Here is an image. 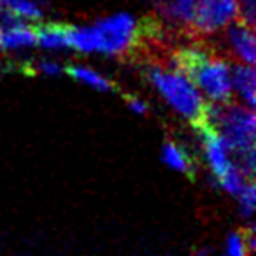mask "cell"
I'll return each instance as SVG.
<instances>
[{
	"instance_id": "1",
	"label": "cell",
	"mask_w": 256,
	"mask_h": 256,
	"mask_svg": "<svg viewBox=\"0 0 256 256\" xmlns=\"http://www.w3.org/2000/svg\"><path fill=\"white\" fill-rule=\"evenodd\" d=\"M144 28L128 12L107 16L93 25L68 26V46L79 53L126 54L140 42Z\"/></svg>"
},
{
	"instance_id": "2",
	"label": "cell",
	"mask_w": 256,
	"mask_h": 256,
	"mask_svg": "<svg viewBox=\"0 0 256 256\" xmlns=\"http://www.w3.org/2000/svg\"><path fill=\"white\" fill-rule=\"evenodd\" d=\"M172 65L181 68L200 90L207 102L224 104L234 100L232 64L202 48H182Z\"/></svg>"
},
{
	"instance_id": "3",
	"label": "cell",
	"mask_w": 256,
	"mask_h": 256,
	"mask_svg": "<svg viewBox=\"0 0 256 256\" xmlns=\"http://www.w3.org/2000/svg\"><path fill=\"white\" fill-rule=\"evenodd\" d=\"M150 81L158 90L164 100L186 121L198 126L204 121L207 100L195 86V82L178 67L154 65L148 72Z\"/></svg>"
},
{
	"instance_id": "4",
	"label": "cell",
	"mask_w": 256,
	"mask_h": 256,
	"mask_svg": "<svg viewBox=\"0 0 256 256\" xmlns=\"http://www.w3.org/2000/svg\"><path fill=\"white\" fill-rule=\"evenodd\" d=\"M202 123L216 128L232 148L234 156L254 150L256 114L251 107L234 100L224 104L207 102Z\"/></svg>"
},
{
	"instance_id": "5",
	"label": "cell",
	"mask_w": 256,
	"mask_h": 256,
	"mask_svg": "<svg viewBox=\"0 0 256 256\" xmlns=\"http://www.w3.org/2000/svg\"><path fill=\"white\" fill-rule=\"evenodd\" d=\"M237 20V0H196L192 30L198 36H218Z\"/></svg>"
},
{
	"instance_id": "6",
	"label": "cell",
	"mask_w": 256,
	"mask_h": 256,
	"mask_svg": "<svg viewBox=\"0 0 256 256\" xmlns=\"http://www.w3.org/2000/svg\"><path fill=\"white\" fill-rule=\"evenodd\" d=\"M200 132V139H202L204 146V156L210 168V174L214 178H221L232 165L235 164L234 160V151L228 146L226 140L221 137V134L216 128L209 126V124L202 123L198 126H195Z\"/></svg>"
},
{
	"instance_id": "7",
	"label": "cell",
	"mask_w": 256,
	"mask_h": 256,
	"mask_svg": "<svg viewBox=\"0 0 256 256\" xmlns=\"http://www.w3.org/2000/svg\"><path fill=\"white\" fill-rule=\"evenodd\" d=\"M224 42L230 54L240 64L254 65L256 64V37L254 28L242 22H234L223 30Z\"/></svg>"
},
{
	"instance_id": "8",
	"label": "cell",
	"mask_w": 256,
	"mask_h": 256,
	"mask_svg": "<svg viewBox=\"0 0 256 256\" xmlns=\"http://www.w3.org/2000/svg\"><path fill=\"white\" fill-rule=\"evenodd\" d=\"M196 0H154V11L162 23L174 30H192Z\"/></svg>"
},
{
	"instance_id": "9",
	"label": "cell",
	"mask_w": 256,
	"mask_h": 256,
	"mask_svg": "<svg viewBox=\"0 0 256 256\" xmlns=\"http://www.w3.org/2000/svg\"><path fill=\"white\" fill-rule=\"evenodd\" d=\"M232 90H234V96L237 95L240 104L254 109L256 106L254 65L240 64V62L232 65Z\"/></svg>"
},
{
	"instance_id": "10",
	"label": "cell",
	"mask_w": 256,
	"mask_h": 256,
	"mask_svg": "<svg viewBox=\"0 0 256 256\" xmlns=\"http://www.w3.org/2000/svg\"><path fill=\"white\" fill-rule=\"evenodd\" d=\"M2 50H22L36 44V26L28 22H20L9 28L0 30Z\"/></svg>"
},
{
	"instance_id": "11",
	"label": "cell",
	"mask_w": 256,
	"mask_h": 256,
	"mask_svg": "<svg viewBox=\"0 0 256 256\" xmlns=\"http://www.w3.org/2000/svg\"><path fill=\"white\" fill-rule=\"evenodd\" d=\"M36 44L44 50H67L68 46V26L60 23H46L36 28Z\"/></svg>"
},
{
	"instance_id": "12",
	"label": "cell",
	"mask_w": 256,
	"mask_h": 256,
	"mask_svg": "<svg viewBox=\"0 0 256 256\" xmlns=\"http://www.w3.org/2000/svg\"><path fill=\"white\" fill-rule=\"evenodd\" d=\"M162 162L167 167L174 168V170L186 176H193V170H195L193 168V162L188 156V153L181 146H178L176 142H170V140L165 142L164 148H162Z\"/></svg>"
},
{
	"instance_id": "13",
	"label": "cell",
	"mask_w": 256,
	"mask_h": 256,
	"mask_svg": "<svg viewBox=\"0 0 256 256\" xmlns=\"http://www.w3.org/2000/svg\"><path fill=\"white\" fill-rule=\"evenodd\" d=\"M65 72L72 76L74 79H78L79 82L90 86L93 90H98V92H110L114 88V84L102 76L100 72H96L95 68L92 67H84V65H74V67L65 68Z\"/></svg>"
},
{
	"instance_id": "14",
	"label": "cell",
	"mask_w": 256,
	"mask_h": 256,
	"mask_svg": "<svg viewBox=\"0 0 256 256\" xmlns=\"http://www.w3.org/2000/svg\"><path fill=\"white\" fill-rule=\"evenodd\" d=\"M216 181H218V184H220L221 188L228 193V195L237 196L238 193H240V190L244 188L249 181H252V179L248 178V176L238 168L237 164H234L223 176H221V178H218Z\"/></svg>"
},
{
	"instance_id": "15",
	"label": "cell",
	"mask_w": 256,
	"mask_h": 256,
	"mask_svg": "<svg viewBox=\"0 0 256 256\" xmlns=\"http://www.w3.org/2000/svg\"><path fill=\"white\" fill-rule=\"evenodd\" d=\"M6 6L9 11L25 22H40L44 16L42 8L37 0H6Z\"/></svg>"
},
{
	"instance_id": "16",
	"label": "cell",
	"mask_w": 256,
	"mask_h": 256,
	"mask_svg": "<svg viewBox=\"0 0 256 256\" xmlns=\"http://www.w3.org/2000/svg\"><path fill=\"white\" fill-rule=\"evenodd\" d=\"M238 200V212L242 218H246L248 221L252 220L254 216V209H256V186H254V179L249 181L244 188L240 190V193L237 195Z\"/></svg>"
},
{
	"instance_id": "17",
	"label": "cell",
	"mask_w": 256,
	"mask_h": 256,
	"mask_svg": "<svg viewBox=\"0 0 256 256\" xmlns=\"http://www.w3.org/2000/svg\"><path fill=\"white\" fill-rule=\"evenodd\" d=\"M224 252L228 256H246L251 254L248 248V240H246V234L242 232H232L226 237L224 242Z\"/></svg>"
},
{
	"instance_id": "18",
	"label": "cell",
	"mask_w": 256,
	"mask_h": 256,
	"mask_svg": "<svg viewBox=\"0 0 256 256\" xmlns=\"http://www.w3.org/2000/svg\"><path fill=\"white\" fill-rule=\"evenodd\" d=\"M238 2V22L254 28L256 23V0H237Z\"/></svg>"
},
{
	"instance_id": "19",
	"label": "cell",
	"mask_w": 256,
	"mask_h": 256,
	"mask_svg": "<svg viewBox=\"0 0 256 256\" xmlns=\"http://www.w3.org/2000/svg\"><path fill=\"white\" fill-rule=\"evenodd\" d=\"M37 72L42 76H48V78H56V76H62L65 72V67L60 65L58 62L53 60H42L37 64Z\"/></svg>"
},
{
	"instance_id": "20",
	"label": "cell",
	"mask_w": 256,
	"mask_h": 256,
	"mask_svg": "<svg viewBox=\"0 0 256 256\" xmlns=\"http://www.w3.org/2000/svg\"><path fill=\"white\" fill-rule=\"evenodd\" d=\"M126 106H128V109L132 110V112H136V114H146L148 110H150L148 104L144 102L142 98H139V96H134V95L126 96Z\"/></svg>"
},
{
	"instance_id": "21",
	"label": "cell",
	"mask_w": 256,
	"mask_h": 256,
	"mask_svg": "<svg viewBox=\"0 0 256 256\" xmlns=\"http://www.w3.org/2000/svg\"><path fill=\"white\" fill-rule=\"evenodd\" d=\"M0 50H2V44H0Z\"/></svg>"
}]
</instances>
